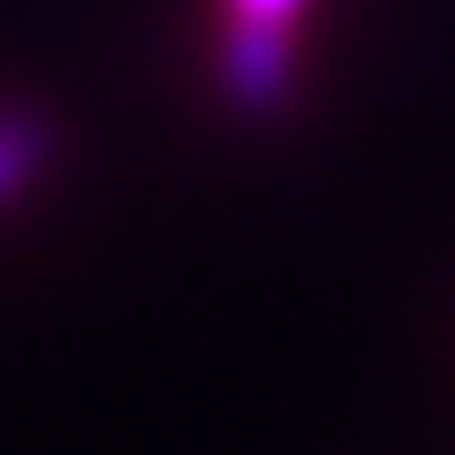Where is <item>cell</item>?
<instances>
[{
  "mask_svg": "<svg viewBox=\"0 0 455 455\" xmlns=\"http://www.w3.org/2000/svg\"><path fill=\"white\" fill-rule=\"evenodd\" d=\"M222 92L240 117H271L290 99L296 56H290V25L271 19H234L222 37Z\"/></svg>",
  "mask_w": 455,
  "mask_h": 455,
  "instance_id": "1",
  "label": "cell"
},
{
  "mask_svg": "<svg viewBox=\"0 0 455 455\" xmlns=\"http://www.w3.org/2000/svg\"><path fill=\"white\" fill-rule=\"evenodd\" d=\"M56 160V130L37 111H0V204L25 197Z\"/></svg>",
  "mask_w": 455,
  "mask_h": 455,
  "instance_id": "2",
  "label": "cell"
},
{
  "mask_svg": "<svg viewBox=\"0 0 455 455\" xmlns=\"http://www.w3.org/2000/svg\"><path fill=\"white\" fill-rule=\"evenodd\" d=\"M228 6H234V19H271V25H290L307 0H228Z\"/></svg>",
  "mask_w": 455,
  "mask_h": 455,
  "instance_id": "3",
  "label": "cell"
}]
</instances>
